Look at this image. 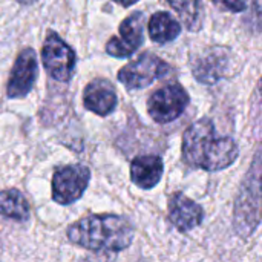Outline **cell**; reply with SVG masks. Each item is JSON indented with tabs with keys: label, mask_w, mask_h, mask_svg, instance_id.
I'll use <instances>...</instances> for the list:
<instances>
[{
	"label": "cell",
	"mask_w": 262,
	"mask_h": 262,
	"mask_svg": "<svg viewBox=\"0 0 262 262\" xmlns=\"http://www.w3.org/2000/svg\"><path fill=\"white\" fill-rule=\"evenodd\" d=\"M238 155L235 140L220 135L210 118L195 121L183 135V161L192 169L218 172L230 167Z\"/></svg>",
	"instance_id": "1"
},
{
	"label": "cell",
	"mask_w": 262,
	"mask_h": 262,
	"mask_svg": "<svg viewBox=\"0 0 262 262\" xmlns=\"http://www.w3.org/2000/svg\"><path fill=\"white\" fill-rule=\"evenodd\" d=\"M68 238L95 253H118L132 244L134 227L118 215H91L74 223L68 229Z\"/></svg>",
	"instance_id": "2"
},
{
	"label": "cell",
	"mask_w": 262,
	"mask_h": 262,
	"mask_svg": "<svg viewBox=\"0 0 262 262\" xmlns=\"http://www.w3.org/2000/svg\"><path fill=\"white\" fill-rule=\"evenodd\" d=\"M173 72L172 66L160 58L152 52H144L124 68L118 71V81L134 91V89H144L155 83L157 80H163Z\"/></svg>",
	"instance_id": "3"
},
{
	"label": "cell",
	"mask_w": 262,
	"mask_h": 262,
	"mask_svg": "<svg viewBox=\"0 0 262 262\" xmlns=\"http://www.w3.org/2000/svg\"><path fill=\"white\" fill-rule=\"evenodd\" d=\"M255 173H249L235 206V227L243 236L252 235L259 224V154L255 158Z\"/></svg>",
	"instance_id": "4"
},
{
	"label": "cell",
	"mask_w": 262,
	"mask_h": 262,
	"mask_svg": "<svg viewBox=\"0 0 262 262\" xmlns=\"http://www.w3.org/2000/svg\"><path fill=\"white\" fill-rule=\"evenodd\" d=\"M190 97L180 83H169L155 91L147 100V112L160 124L177 120L187 109Z\"/></svg>",
	"instance_id": "5"
},
{
	"label": "cell",
	"mask_w": 262,
	"mask_h": 262,
	"mask_svg": "<svg viewBox=\"0 0 262 262\" xmlns=\"http://www.w3.org/2000/svg\"><path fill=\"white\" fill-rule=\"evenodd\" d=\"M41 61L54 80L69 81L75 71L77 55L57 32H49L41 48Z\"/></svg>",
	"instance_id": "6"
},
{
	"label": "cell",
	"mask_w": 262,
	"mask_h": 262,
	"mask_svg": "<svg viewBox=\"0 0 262 262\" xmlns=\"http://www.w3.org/2000/svg\"><path fill=\"white\" fill-rule=\"evenodd\" d=\"M91 181V170L83 164L58 167L52 177V200L61 206L78 201Z\"/></svg>",
	"instance_id": "7"
},
{
	"label": "cell",
	"mask_w": 262,
	"mask_h": 262,
	"mask_svg": "<svg viewBox=\"0 0 262 262\" xmlns=\"http://www.w3.org/2000/svg\"><path fill=\"white\" fill-rule=\"evenodd\" d=\"M146 17L143 12H132L120 23L118 35L111 37L106 43V52L115 58H127L138 51L144 38Z\"/></svg>",
	"instance_id": "8"
},
{
	"label": "cell",
	"mask_w": 262,
	"mask_h": 262,
	"mask_svg": "<svg viewBox=\"0 0 262 262\" xmlns=\"http://www.w3.org/2000/svg\"><path fill=\"white\" fill-rule=\"evenodd\" d=\"M38 75V61L37 54L32 48H25L17 55L9 80L6 84V95L9 98H23L26 97L37 80Z\"/></svg>",
	"instance_id": "9"
},
{
	"label": "cell",
	"mask_w": 262,
	"mask_h": 262,
	"mask_svg": "<svg viewBox=\"0 0 262 262\" xmlns=\"http://www.w3.org/2000/svg\"><path fill=\"white\" fill-rule=\"evenodd\" d=\"M204 220V212L200 204L186 196L183 192H175L169 198V221L181 232L187 233L198 227Z\"/></svg>",
	"instance_id": "10"
},
{
	"label": "cell",
	"mask_w": 262,
	"mask_h": 262,
	"mask_svg": "<svg viewBox=\"0 0 262 262\" xmlns=\"http://www.w3.org/2000/svg\"><path fill=\"white\" fill-rule=\"evenodd\" d=\"M229 51L226 48H209L193 61L192 72L195 78L204 84H213L221 80L229 66Z\"/></svg>",
	"instance_id": "11"
},
{
	"label": "cell",
	"mask_w": 262,
	"mask_h": 262,
	"mask_svg": "<svg viewBox=\"0 0 262 262\" xmlns=\"http://www.w3.org/2000/svg\"><path fill=\"white\" fill-rule=\"evenodd\" d=\"M84 107L100 117L111 115L118 103V95L114 84L106 78H95L86 84L83 92Z\"/></svg>",
	"instance_id": "12"
},
{
	"label": "cell",
	"mask_w": 262,
	"mask_h": 262,
	"mask_svg": "<svg viewBox=\"0 0 262 262\" xmlns=\"http://www.w3.org/2000/svg\"><path fill=\"white\" fill-rule=\"evenodd\" d=\"M164 173V163L158 155H140L130 164V178L135 186L150 190L158 186Z\"/></svg>",
	"instance_id": "13"
},
{
	"label": "cell",
	"mask_w": 262,
	"mask_h": 262,
	"mask_svg": "<svg viewBox=\"0 0 262 262\" xmlns=\"http://www.w3.org/2000/svg\"><path fill=\"white\" fill-rule=\"evenodd\" d=\"M181 34V25L177 18L172 17V14L166 11L155 12L149 20V37L158 43H170Z\"/></svg>",
	"instance_id": "14"
},
{
	"label": "cell",
	"mask_w": 262,
	"mask_h": 262,
	"mask_svg": "<svg viewBox=\"0 0 262 262\" xmlns=\"http://www.w3.org/2000/svg\"><path fill=\"white\" fill-rule=\"evenodd\" d=\"M0 215L15 221L29 220V204L21 192L9 189L0 192Z\"/></svg>",
	"instance_id": "15"
},
{
	"label": "cell",
	"mask_w": 262,
	"mask_h": 262,
	"mask_svg": "<svg viewBox=\"0 0 262 262\" xmlns=\"http://www.w3.org/2000/svg\"><path fill=\"white\" fill-rule=\"evenodd\" d=\"M172 9L180 15L189 31H198L203 25L201 20V0H166Z\"/></svg>",
	"instance_id": "16"
},
{
	"label": "cell",
	"mask_w": 262,
	"mask_h": 262,
	"mask_svg": "<svg viewBox=\"0 0 262 262\" xmlns=\"http://www.w3.org/2000/svg\"><path fill=\"white\" fill-rule=\"evenodd\" d=\"M213 3L227 12H244L252 6H258V0H213Z\"/></svg>",
	"instance_id": "17"
},
{
	"label": "cell",
	"mask_w": 262,
	"mask_h": 262,
	"mask_svg": "<svg viewBox=\"0 0 262 262\" xmlns=\"http://www.w3.org/2000/svg\"><path fill=\"white\" fill-rule=\"evenodd\" d=\"M114 2H117L118 5H121V6H132V5H135L138 0H114Z\"/></svg>",
	"instance_id": "18"
},
{
	"label": "cell",
	"mask_w": 262,
	"mask_h": 262,
	"mask_svg": "<svg viewBox=\"0 0 262 262\" xmlns=\"http://www.w3.org/2000/svg\"><path fill=\"white\" fill-rule=\"evenodd\" d=\"M18 3H21V5H32V3H35L37 0H17Z\"/></svg>",
	"instance_id": "19"
}]
</instances>
